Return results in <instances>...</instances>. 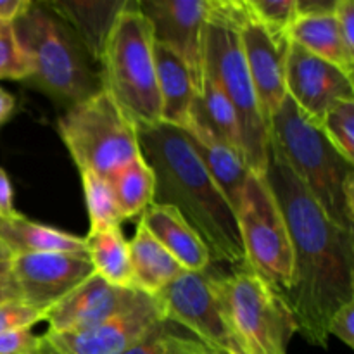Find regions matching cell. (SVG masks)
<instances>
[{"label":"cell","mask_w":354,"mask_h":354,"mask_svg":"<svg viewBox=\"0 0 354 354\" xmlns=\"http://www.w3.org/2000/svg\"><path fill=\"white\" fill-rule=\"evenodd\" d=\"M320 128L339 154L354 165V99L335 102Z\"/></svg>","instance_id":"28"},{"label":"cell","mask_w":354,"mask_h":354,"mask_svg":"<svg viewBox=\"0 0 354 354\" xmlns=\"http://www.w3.org/2000/svg\"><path fill=\"white\" fill-rule=\"evenodd\" d=\"M30 76V68L14 37V30H0V80H23Z\"/></svg>","instance_id":"30"},{"label":"cell","mask_w":354,"mask_h":354,"mask_svg":"<svg viewBox=\"0 0 354 354\" xmlns=\"http://www.w3.org/2000/svg\"><path fill=\"white\" fill-rule=\"evenodd\" d=\"M31 3V0H0V30L12 28Z\"/></svg>","instance_id":"38"},{"label":"cell","mask_w":354,"mask_h":354,"mask_svg":"<svg viewBox=\"0 0 354 354\" xmlns=\"http://www.w3.org/2000/svg\"><path fill=\"white\" fill-rule=\"evenodd\" d=\"M23 214L14 207V190L7 173L0 168V221H14Z\"/></svg>","instance_id":"37"},{"label":"cell","mask_w":354,"mask_h":354,"mask_svg":"<svg viewBox=\"0 0 354 354\" xmlns=\"http://www.w3.org/2000/svg\"><path fill=\"white\" fill-rule=\"evenodd\" d=\"M138 145L156 178L154 204L171 206L206 244L211 261L245 266L237 216L203 168L183 130L158 123L140 128Z\"/></svg>","instance_id":"2"},{"label":"cell","mask_w":354,"mask_h":354,"mask_svg":"<svg viewBox=\"0 0 354 354\" xmlns=\"http://www.w3.org/2000/svg\"><path fill=\"white\" fill-rule=\"evenodd\" d=\"M45 318V311L37 310L23 301L0 303V334L16 330H28L40 324Z\"/></svg>","instance_id":"31"},{"label":"cell","mask_w":354,"mask_h":354,"mask_svg":"<svg viewBox=\"0 0 354 354\" xmlns=\"http://www.w3.org/2000/svg\"><path fill=\"white\" fill-rule=\"evenodd\" d=\"M41 344V337L31 328L0 334V354H35Z\"/></svg>","instance_id":"33"},{"label":"cell","mask_w":354,"mask_h":354,"mask_svg":"<svg viewBox=\"0 0 354 354\" xmlns=\"http://www.w3.org/2000/svg\"><path fill=\"white\" fill-rule=\"evenodd\" d=\"M0 239L9 245L14 254H40V252L85 254L86 252L85 239L31 221L24 214L14 221H2Z\"/></svg>","instance_id":"23"},{"label":"cell","mask_w":354,"mask_h":354,"mask_svg":"<svg viewBox=\"0 0 354 354\" xmlns=\"http://www.w3.org/2000/svg\"><path fill=\"white\" fill-rule=\"evenodd\" d=\"M99 66L102 88L113 95L137 130L161 123L154 33L138 0H127L118 14Z\"/></svg>","instance_id":"5"},{"label":"cell","mask_w":354,"mask_h":354,"mask_svg":"<svg viewBox=\"0 0 354 354\" xmlns=\"http://www.w3.org/2000/svg\"><path fill=\"white\" fill-rule=\"evenodd\" d=\"M162 317L218 354H244L232 330L218 275L183 272L156 296Z\"/></svg>","instance_id":"10"},{"label":"cell","mask_w":354,"mask_h":354,"mask_svg":"<svg viewBox=\"0 0 354 354\" xmlns=\"http://www.w3.org/2000/svg\"><path fill=\"white\" fill-rule=\"evenodd\" d=\"M156 78L161 99V123L185 130L192 120L196 97L199 95L185 62L166 45L154 41Z\"/></svg>","instance_id":"20"},{"label":"cell","mask_w":354,"mask_h":354,"mask_svg":"<svg viewBox=\"0 0 354 354\" xmlns=\"http://www.w3.org/2000/svg\"><path fill=\"white\" fill-rule=\"evenodd\" d=\"M265 178L292 245V280L286 306L311 346L328 348V322L354 301V234L324 213L270 140Z\"/></svg>","instance_id":"1"},{"label":"cell","mask_w":354,"mask_h":354,"mask_svg":"<svg viewBox=\"0 0 354 354\" xmlns=\"http://www.w3.org/2000/svg\"><path fill=\"white\" fill-rule=\"evenodd\" d=\"M9 301H21V294L10 261H0V303H9Z\"/></svg>","instance_id":"39"},{"label":"cell","mask_w":354,"mask_h":354,"mask_svg":"<svg viewBox=\"0 0 354 354\" xmlns=\"http://www.w3.org/2000/svg\"><path fill=\"white\" fill-rule=\"evenodd\" d=\"M128 245L133 289L145 296L156 297L185 272L142 223H138L137 232Z\"/></svg>","instance_id":"21"},{"label":"cell","mask_w":354,"mask_h":354,"mask_svg":"<svg viewBox=\"0 0 354 354\" xmlns=\"http://www.w3.org/2000/svg\"><path fill=\"white\" fill-rule=\"evenodd\" d=\"M35 354H59V353L55 351V349L52 348V346L48 344L47 341H45L44 335H41V344H40V348H38L37 351H35Z\"/></svg>","instance_id":"42"},{"label":"cell","mask_w":354,"mask_h":354,"mask_svg":"<svg viewBox=\"0 0 354 354\" xmlns=\"http://www.w3.org/2000/svg\"><path fill=\"white\" fill-rule=\"evenodd\" d=\"M162 354H218L203 342L197 341L196 337H189L180 332H173L168 339H166V346Z\"/></svg>","instance_id":"36"},{"label":"cell","mask_w":354,"mask_h":354,"mask_svg":"<svg viewBox=\"0 0 354 354\" xmlns=\"http://www.w3.org/2000/svg\"><path fill=\"white\" fill-rule=\"evenodd\" d=\"M289 40L318 59L334 64L353 80L354 55L342 41L334 12L297 14L289 30Z\"/></svg>","instance_id":"22"},{"label":"cell","mask_w":354,"mask_h":354,"mask_svg":"<svg viewBox=\"0 0 354 354\" xmlns=\"http://www.w3.org/2000/svg\"><path fill=\"white\" fill-rule=\"evenodd\" d=\"M107 180L123 220L142 214L151 204H154V173L142 154Z\"/></svg>","instance_id":"26"},{"label":"cell","mask_w":354,"mask_h":354,"mask_svg":"<svg viewBox=\"0 0 354 354\" xmlns=\"http://www.w3.org/2000/svg\"><path fill=\"white\" fill-rule=\"evenodd\" d=\"M138 7L151 23L154 41L171 48L185 62L201 92L211 0H138Z\"/></svg>","instance_id":"12"},{"label":"cell","mask_w":354,"mask_h":354,"mask_svg":"<svg viewBox=\"0 0 354 354\" xmlns=\"http://www.w3.org/2000/svg\"><path fill=\"white\" fill-rule=\"evenodd\" d=\"M14 107H16V100H14V97L0 86V127H2L10 116H12Z\"/></svg>","instance_id":"40"},{"label":"cell","mask_w":354,"mask_h":354,"mask_svg":"<svg viewBox=\"0 0 354 354\" xmlns=\"http://www.w3.org/2000/svg\"><path fill=\"white\" fill-rule=\"evenodd\" d=\"M21 301L47 311L93 273L88 254L40 252L10 259Z\"/></svg>","instance_id":"14"},{"label":"cell","mask_w":354,"mask_h":354,"mask_svg":"<svg viewBox=\"0 0 354 354\" xmlns=\"http://www.w3.org/2000/svg\"><path fill=\"white\" fill-rule=\"evenodd\" d=\"M138 296V290L114 287L97 273H92L57 304L48 308L44 322H47V332L50 334H75L88 330L127 310Z\"/></svg>","instance_id":"16"},{"label":"cell","mask_w":354,"mask_h":354,"mask_svg":"<svg viewBox=\"0 0 354 354\" xmlns=\"http://www.w3.org/2000/svg\"><path fill=\"white\" fill-rule=\"evenodd\" d=\"M85 245L93 273L114 287L133 289L130 245L121 232V227L102 232H88L85 237Z\"/></svg>","instance_id":"24"},{"label":"cell","mask_w":354,"mask_h":354,"mask_svg":"<svg viewBox=\"0 0 354 354\" xmlns=\"http://www.w3.org/2000/svg\"><path fill=\"white\" fill-rule=\"evenodd\" d=\"M44 6L71 28L93 64H99L114 21L127 0H47Z\"/></svg>","instance_id":"18"},{"label":"cell","mask_w":354,"mask_h":354,"mask_svg":"<svg viewBox=\"0 0 354 354\" xmlns=\"http://www.w3.org/2000/svg\"><path fill=\"white\" fill-rule=\"evenodd\" d=\"M203 69L204 75L220 85L234 106L241 131L242 154L249 169L256 175H265L270 133L263 121L254 85L245 64L230 0H211Z\"/></svg>","instance_id":"6"},{"label":"cell","mask_w":354,"mask_h":354,"mask_svg":"<svg viewBox=\"0 0 354 354\" xmlns=\"http://www.w3.org/2000/svg\"><path fill=\"white\" fill-rule=\"evenodd\" d=\"M175 330V325L168 320H161L159 324H156L137 344H133L131 348H128L127 351L121 354H162L166 346V339L173 334Z\"/></svg>","instance_id":"32"},{"label":"cell","mask_w":354,"mask_h":354,"mask_svg":"<svg viewBox=\"0 0 354 354\" xmlns=\"http://www.w3.org/2000/svg\"><path fill=\"white\" fill-rule=\"evenodd\" d=\"M245 3L275 40L289 44V30L297 17V0H245Z\"/></svg>","instance_id":"29"},{"label":"cell","mask_w":354,"mask_h":354,"mask_svg":"<svg viewBox=\"0 0 354 354\" xmlns=\"http://www.w3.org/2000/svg\"><path fill=\"white\" fill-rule=\"evenodd\" d=\"M287 97L318 127L339 100L354 99V80L290 41L286 57Z\"/></svg>","instance_id":"15"},{"label":"cell","mask_w":354,"mask_h":354,"mask_svg":"<svg viewBox=\"0 0 354 354\" xmlns=\"http://www.w3.org/2000/svg\"><path fill=\"white\" fill-rule=\"evenodd\" d=\"M161 320L166 318L158 299L140 292L131 306L97 327L75 334L45 332L44 339L59 354H121Z\"/></svg>","instance_id":"13"},{"label":"cell","mask_w":354,"mask_h":354,"mask_svg":"<svg viewBox=\"0 0 354 354\" xmlns=\"http://www.w3.org/2000/svg\"><path fill=\"white\" fill-rule=\"evenodd\" d=\"M14 258V252L10 251L9 245L0 239V261H10Z\"/></svg>","instance_id":"41"},{"label":"cell","mask_w":354,"mask_h":354,"mask_svg":"<svg viewBox=\"0 0 354 354\" xmlns=\"http://www.w3.org/2000/svg\"><path fill=\"white\" fill-rule=\"evenodd\" d=\"M190 123L199 124L214 138L242 152L241 131H239V121L234 106L220 88V85L206 75L203 76L201 92L194 102Z\"/></svg>","instance_id":"25"},{"label":"cell","mask_w":354,"mask_h":354,"mask_svg":"<svg viewBox=\"0 0 354 354\" xmlns=\"http://www.w3.org/2000/svg\"><path fill=\"white\" fill-rule=\"evenodd\" d=\"M183 133L209 178L223 194L234 213H237L245 183L252 175L244 154L239 149L214 138L209 131L196 123H190Z\"/></svg>","instance_id":"17"},{"label":"cell","mask_w":354,"mask_h":354,"mask_svg":"<svg viewBox=\"0 0 354 354\" xmlns=\"http://www.w3.org/2000/svg\"><path fill=\"white\" fill-rule=\"evenodd\" d=\"M57 130L80 173L111 178L142 154L137 128L106 88L69 106Z\"/></svg>","instance_id":"7"},{"label":"cell","mask_w":354,"mask_h":354,"mask_svg":"<svg viewBox=\"0 0 354 354\" xmlns=\"http://www.w3.org/2000/svg\"><path fill=\"white\" fill-rule=\"evenodd\" d=\"M354 301L342 304L335 313L332 315L330 322H328V337L334 335L339 341L344 342L348 348H354Z\"/></svg>","instance_id":"34"},{"label":"cell","mask_w":354,"mask_h":354,"mask_svg":"<svg viewBox=\"0 0 354 354\" xmlns=\"http://www.w3.org/2000/svg\"><path fill=\"white\" fill-rule=\"evenodd\" d=\"M218 280L232 330L244 354H289L296 325L286 303L245 266Z\"/></svg>","instance_id":"9"},{"label":"cell","mask_w":354,"mask_h":354,"mask_svg":"<svg viewBox=\"0 0 354 354\" xmlns=\"http://www.w3.org/2000/svg\"><path fill=\"white\" fill-rule=\"evenodd\" d=\"M235 216L245 268L283 301L292 280V245L265 175L249 176Z\"/></svg>","instance_id":"8"},{"label":"cell","mask_w":354,"mask_h":354,"mask_svg":"<svg viewBox=\"0 0 354 354\" xmlns=\"http://www.w3.org/2000/svg\"><path fill=\"white\" fill-rule=\"evenodd\" d=\"M334 17L337 21L339 33L346 48L354 55V2L353 0H337L334 7Z\"/></svg>","instance_id":"35"},{"label":"cell","mask_w":354,"mask_h":354,"mask_svg":"<svg viewBox=\"0 0 354 354\" xmlns=\"http://www.w3.org/2000/svg\"><path fill=\"white\" fill-rule=\"evenodd\" d=\"M0 223H2V221H0Z\"/></svg>","instance_id":"43"},{"label":"cell","mask_w":354,"mask_h":354,"mask_svg":"<svg viewBox=\"0 0 354 354\" xmlns=\"http://www.w3.org/2000/svg\"><path fill=\"white\" fill-rule=\"evenodd\" d=\"M245 64L254 85L259 111L266 128L287 97L286 57L289 44L275 40L249 10L245 0H230Z\"/></svg>","instance_id":"11"},{"label":"cell","mask_w":354,"mask_h":354,"mask_svg":"<svg viewBox=\"0 0 354 354\" xmlns=\"http://www.w3.org/2000/svg\"><path fill=\"white\" fill-rule=\"evenodd\" d=\"M80 175H82L83 194H85V204L90 218L88 232H102L121 227L124 220L118 209L109 180L90 171H82Z\"/></svg>","instance_id":"27"},{"label":"cell","mask_w":354,"mask_h":354,"mask_svg":"<svg viewBox=\"0 0 354 354\" xmlns=\"http://www.w3.org/2000/svg\"><path fill=\"white\" fill-rule=\"evenodd\" d=\"M12 30L30 68L26 82L35 88L68 107L102 88L82 41L44 2L31 3Z\"/></svg>","instance_id":"4"},{"label":"cell","mask_w":354,"mask_h":354,"mask_svg":"<svg viewBox=\"0 0 354 354\" xmlns=\"http://www.w3.org/2000/svg\"><path fill=\"white\" fill-rule=\"evenodd\" d=\"M270 140L324 213L354 234V165L289 97L268 127Z\"/></svg>","instance_id":"3"},{"label":"cell","mask_w":354,"mask_h":354,"mask_svg":"<svg viewBox=\"0 0 354 354\" xmlns=\"http://www.w3.org/2000/svg\"><path fill=\"white\" fill-rule=\"evenodd\" d=\"M140 223L185 272H204L213 263L206 244L175 207L151 204L142 213Z\"/></svg>","instance_id":"19"}]
</instances>
